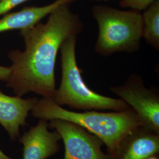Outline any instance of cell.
Instances as JSON below:
<instances>
[{
	"mask_svg": "<svg viewBox=\"0 0 159 159\" xmlns=\"http://www.w3.org/2000/svg\"><path fill=\"white\" fill-rule=\"evenodd\" d=\"M71 3L58 7L48 16L46 23L20 30L24 49L12 50L11 63L7 86L18 96L34 93L53 98L56 90L55 67L57 55L64 40L79 35L84 24L73 11Z\"/></svg>",
	"mask_w": 159,
	"mask_h": 159,
	"instance_id": "obj_1",
	"label": "cell"
},
{
	"mask_svg": "<svg viewBox=\"0 0 159 159\" xmlns=\"http://www.w3.org/2000/svg\"><path fill=\"white\" fill-rule=\"evenodd\" d=\"M31 113L39 119L63 120L82 127L106 145L111 156L117 152L126 137L143 126L132 108L108 113L96 110L75 112L63 108L52 98L44 97L37 100Z\"/></svg>",
	"mask_w": 159,
	"mask_h": 159,
	"instance_id": "obj_2",
	"label": "cell"
},
{
	"mask_svg": "<svg viewBox=\"0 0 159 159\" xmlns=\"http://www.w3.org/2000/svg\"><path fill=\"white\" fill-rule=\"evenodd\" d=\"M77 35L64 40L60 47L61 77L52 100L60 106L87 110L120 111L130 108L120 98L104 96L93 91L84 81L76 58Z\"/></svg>",
	"mask_w": 159,
	"mask_h": 159,
	"instance_id": "obj_3",
	"label": "cell"
},
{
	"mask_svg": "<svg viewBox=\"0 0 159 159\" xmlns=\"http://www.w3.org/2000/svg\"><path fill=\"white\" fill-rule=\"evenodd\" d=\"M98 27L94 50L107 57L117 52L133 53L140 48L143 39L142 12L121 10L97 4L91 8Z\"/></svg>",
	"mask_w": 159,
	"mask_h": 159,
	"instance_id": "obj_4",
	"label": "cell"
},
{
	"mask_svg": "<svg viewBox=\"0 0 159 159\" xmlns=\"http://www.w3.org/2000/svg\"><path fill=\"white\" fill-rule=\"evenodd\" d=\"M110 90L132 108L143 127L159 134V97L144 86L140 75L131 74L123 85L111 87Z\"/></svg>",
	"mask_w": 159,
	"mask_h": 159,
	"instance_id": "obj_5",
	"label": "cell"
},
{
	"mask_svg": "<svg viewBox=\"0 0 159 159\" xmlns=\"http://www.w3.org/2000/svg\"><path fill=\"white\" fill-rule=\"evenodd\" d=\"M48 125L63 139L65 153L62 159H113L102 152V141L82 127L60 119L50 120Z\"/></svg>",
	"mask_w": 159,
	"mask_h": 159,
	"instance_id": "obj_6",
	"label": "cell"
},
{
	"mask_svg": "<svg viewBox=\"0 0 159 159\" xmlns=\"http://www.w3.org/2000/svg\"><path fill=\"white\" fill-rule=\"evenodd\" d=\"M46 120L39 122L18 138L23 145V159H47L56 154L60 146L61 139L57 131L48 130V123Z\"/></svg>",
	"mask_w": 159,
	"mask_h": 159,
	"instance_id": "obj_7",
	"label": "cell"
},
{
	"mask_svg": "<svg viewBox=\"0 0 159 159\" xmlns=\"http://www.w3.org/2000/svg\"><path fill=\"white\" fill-rule=\"evenodd\" d=\"M38 98L10 96L0 90V125L10 139L16 141L20 137V127L26 125V119Z\"/></svg>",
	"mask_w": 159,
	"mask_h": 159,
	"instance_id": "obj_8",
	"label": "cell"
},
{
	"mask_svg": "<svg viewBox=\"0 0 159 159\" xmlns=\"http://www.w3.org/2000/svg\"><path fill=\"white\" fill-rule=\"evenodd\" d=\"M159 151V136L140 126L123 140L113 159H147Z\"/></svg>",
	"mask_w": 159,
	"mask_h": 159,
	"instance_id": "obj_9",
	"label": "cell"
},
{
	"mask_svg": "<svg viewBox=\"0 0 159 159\" xmlns=\"http://www.w3.org/2000/svg\"><path fill=\"white\" fill-rule=\"evenodd\" d=\"M75 0H56L46 6L26 7L20 11L8 12L0 18V34L30 28L40 22L58 7Z\"/></svg>",
	"mask_w": 159,
	"mask_h": 159,
	"instance_id": "obj_10",
	"label": "cell"
},
{
	"mask_svg": "<svg viewBox=\"0 0 159 159\" xmlns=\"http://www.w3.org/2000/svg\"><path fill=\"white\" fill-rule=\"evenodd\" d=\"M143 38L149 46L159 50V0L142 12Z\"/></svg>",
	"mask_w": 159,
	"mask_h": 159,
	"instance_id": "obj_11",
	"label": "cell"
},
{
	"mask_svg": "<svg viewBox=\"0 0 159 159\" xmlns=\"http://www.w3.org/2000/svg\"><path fill=\"white\" fill-rule=\"evenodd\" d=\"M156 0H120V7L130 10L142 12Z\"/></svg>",
	"mask_w": 159,
	"mask_h": 159,
	"instance_id": "obj_12",
	"label": "cell"
},
{
	"mask_svg": "<svg viewBox=\"0 0 159 159\" xmlns=\"http://www.w3.org/2000/svg\"><path fill=\"white\" fill-rule=\"evenodd\" d=\"M30 0H0V17Z\"/></svg>",
	"mask_w": 159,
	"mask_h": 159,
	"instance_id": "obj_13",
	"label": "cell"
},
{
	"mask_svg": "<svg viewBox=\"0 0 159 159\" xmlns=\"http://www.w3.org/2000/svg\"><path fill=\"white\" fill-rule=\"evenodd\" d=\"M11 69L10 67L0 66V81L7 82L8 80Z\"/></svg>",
	"mask_w": 159,
	"mask_h": 159,
	"instance_id": "obj_14",
	"label": "cell"
},
{
	"mask_svg": "<svg viewBox=\"0 0 159 159\" xmlns=\"http://www.w3.org/2000/svg\"><path fill=\"white\" fill-rule=\"evenodd\" d=\"M0 159H14L4 153L0 148Z\"/></svg>",
	"mask_w": 159,
	"mask_h": 159,
	"instance_id": "obj_15",
	"label": "cell"
},
{
	"mask_svg": "<svg viewBox=\"0 0 159 159\" xmlns=\"http://www.w3.org/2000/svg\"><path fill=\"white\" fill-rule=\"evenodd\" d=\"M147 159H159L158 158H157L156 157H155V156H151V157H148V158Z\"/></svg>",
	"mask_w": 159,
	"mask_h": 159,
	"instance_id": "obj_16",
	"label": "cell"
},
{
	"mask_svg": "<svg viewBox=\"0 0 159 159\" xmlns=\"http://www.w3.org/2000/svg\"><path fill=\"white\" fill-rule=\"evenodd\" d=\"M92 1H107V0H92Z\"/></svg>",
	"mask_w": 159,
	"mask_h": 159,
	"instance_id": "obj_17",
	"label": "cell"
}]
</instances>
